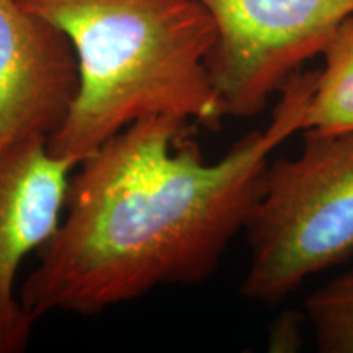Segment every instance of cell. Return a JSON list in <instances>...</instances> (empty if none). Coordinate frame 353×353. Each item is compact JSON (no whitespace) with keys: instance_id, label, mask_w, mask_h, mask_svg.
Wrapping results in <instances>:
<instances>
[{"instance_id":"obj_5","label":"cell","mask_w":353,"mask_h":353,"mask_svg":"<svg viewBox=\"0 0 353 353\" xmlns=\"http://www.w3.org/2000/svg\"><path fill=\"white\" fill-rule=\"evenodd\" d=\"M76 165L52 154L46 138L0 156V353L25 352L32 339L34 321L15 290L17 275L59 228Z\"/></svg>"},{"instance_id":"obj_3","label":"cell","mask_w":353,"mask_h":353,"mask_svg":"<svg viewBox=\"0 0 353 353\" xmlns=\"http://www.w3.org/2000/svg\"><path fill=\"white\" fill-rule=\"evenodd\" d=\"M241 294L276 304L353 254V131H304L296 157L265 169L247 218Z\"/></svg>"},{"instance_id":"obj_6","label":"cell","mask_w":353,"mask_h":353,"mask_svg":"<svg viewBox=\"0 0 353 353\" xmlns=\"http://www.w3.org/2000/svg\"><path fill=\"white\" fill-rule=\"evenodd\" d=\"M77 90V59L65 34L21 0H0V156L50 138Z\"/></svg>"},{"instance_id":"obj_4","label":"cell","mask_w":353,"mask_h":353,"mask_svg":"<svg viewBox=\"0 0 353 353\" xmlns=\"http://www.w3.org/2000/svg\"><path fill=\"white\" fill-rule=\"evenodd\" d=\"M214 25L211 81L226 117L263 112L273 94L321 56L353 0H196Z\"/></svg>"},{"instance_id":"obj_7","label":"cell","mask_w":353,"mask_h":353,"mask_svg":"<svg viewBox=\"0 0 353 353\" xmlns=\"http://www.w3.org/2000/svg\"><path fill=\"white\" fill-rule=\"evenodd\" d=\"M303 131H353V15L339 25L322 51Z\"/></svg>"},{"instance_id":"obj_8","label":"cell","mask_w":353,"mask_h":353,"mask_svg":"<svg viewBox=\"0 0 353 353\" xmlns=\"http://www.w3.org/2000/svg\"><path fill=\"white\" fill-rule=\"evenodd\" d=\"M306 316L317 350L353 353V268L309 294Z\"/></svg>"},{"instance_id":"obj_2","label":"cell","mask_w":353,"mask_h":353,"mask_svg":"<svg viewBox=\"0 0 353 353\" xmlns=\"http://www.w3.org/2000/svg\"><path fill=\"white\" fill-rule=\"evenodd\" d=\"M65 34L79 68L68 117L48 138L81 162L132 123L175 117L211 130L224 113L208 57L214 25L196 0H21Z\"/></svg>"},{"instance_id":"obj_1","label":"cell","mask_w":353,"mask_h":353,"mask_svg":"<svg viewBox=\"0 0 353 353\" xmlns=\"http://www.w3.org/2000/svg\"><path fill=\"white\" fill-rule=\"evenodd\" d=\"M316 72L293 74L263 130L206 162L175 117L132 123L70 175L63 219L20 288L37 322L52 312L97 314L165 285L213 275L245 228L273 152L303 131Z\"/></svg>"}]
</instances>
